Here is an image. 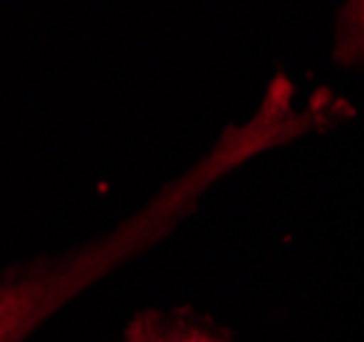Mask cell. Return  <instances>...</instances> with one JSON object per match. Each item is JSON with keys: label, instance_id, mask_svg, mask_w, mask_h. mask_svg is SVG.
Listing matches in <instances>:
<instances>
[{"label": "cell", "instance_id": "6da1fadb", "mask_svg": "<svg viewBox=\"0 0 364 342\" xmlns=\"http://www.w3.org/2000/svg\"><path fill=\"white\" fill-rule=\"evenodd\" d=\"M312 129L310 112L293 107L291 90L274 82L244 124L225 127L203 156L159 186L127 219L74 247L0 266V342H28L58 309L176 233L183 219L200 208L214 183Z\"/></svg>", "mask_w": 364, "mask_h": 342}, {"label": "cell", "instance_id": "7a4b0ae2", "mask_svg": "<svg viewBox=\"0 0 364 342\" xmlns=\"http://www.w3.org/2000/svg\"><path fill=\"white\" fill-rule=\"evenodd\" d=\"M121 342H236L230 331L189 309H140L129 318Z\"/></svg>", "mask_w": 364, "mask_h": 342}, {"label": "cell", "instance_id": "3957f363", "mask_svg": "<svg viewBox=\"0 0 364 342\" xmlns=\"http://www.w3.org/2000/svg\"><path fill=\"white\" fill-rule=\"evenodd\" d=\"M331 50V58L340 66L364 63V3H346L340 9Z\"/></svg>", "mask_w": 364, "mask_h": 342}]
</instances>
